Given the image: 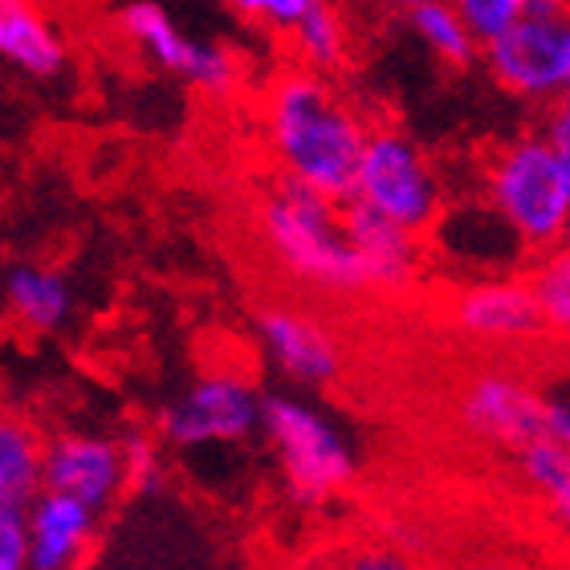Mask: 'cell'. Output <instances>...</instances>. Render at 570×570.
<instances>
[{"label":"cell","mask_w":570,"mask_h":570,"mask_svg":"<svg viewBox=\"0 0 570 570\" xmlns=\"http://www.w3.org/2000/svg\"><path fill=\"white\" fill-rule=\"evenodd\" d=\"M262 436L274 452L282 485L294 505L314 510L355 485L358 449L346 428L306 395H265Z\"/></svg>","instance_id":"4"},{"label":"cell","mask_w":570,"mask_h":570,"mask_svg":"<svg viewBox=\"0 0 570 570\" xmlns=\"http://www.w3.org/2000/svg\"><path fill=\"white\" fill-rule=\"evenodd\" d=\"M343 213L346 233H351L358 257L367 265L371 294H404V289H412L428 265V237L407 233L387 216L363 208L358 200H346Z\"/></svg>","instance_id":"13"},{"label":"cell","mask_w":570,"mask_h":570,"mask_svg":"<svg viewBox=\"0 0 570 570\" xmlns=\"http://www.w3.org/2000/svg\"><path fill=\"white\" fill-rule=\"evenodd\" d=\"M46 489V436L29 416L0 412V501L29 505Z\"/></svg>","instance_id":"17"},{"label":"cell","mask_w":570,"mask_h":570,"mask_svg":"<svg viewBox=\"0 0 570 570\" xmlns=\"http://www.w3.org/2000/svg\"><path fill=\"white\" fill-rule=\"evenodd\" d=\"M530 17H570V0H525Z\"/></svg>","instance_id":"30"},{"label":"cell","mask_w":570,"mask_h":570,"mask_svg":"<svg viewBox=\"0 0 570 570\" xmlns=\"http://www.w3.org/2000/svg\"><path fill=\"white\" fill-rule=\"evenodd\" d=\"M567 95H570V70H567Z\"/></svg>","instance_id":"32"},{"label":"cell","mask_w":570,"mask_h":570,"mask_svg":"<svg viewBox=\"0 0 570 570\" xmlns=\"http://www.w3.org/2000/svg\"><path fill=\"white\" fill-rule=\"evenodd\" d=\"M119 33L139 49L142 58L167 70L179 82L196 86L208 98L237 95L245 66L228 46L213 37H196L159 4V0H122L115 9Z\"/></svg>","instance_id":"7"},{"label":"cell","mask_w":570,"mask_h":570,"mask_svg":"<svg viewBox=\"0 0 570 570\" xmlns=\"http://www.w3.org/2000/svg\"><path fill=\"white\" fill-rule=\"evenodd\" d=\"M326 570H424L412 554L387 542H351L326 562Z\"/></svg>","instance_id":"25"},{"label":"cell","mask_w":570,"mask_h":570,"mask_svg":"<svg viewBox=\"0 0 570 570\" xmlns=\"http://www.w3.org/2000/svg\"><path fill=\"white\" fill-rule=\"evenodd\" d=\"M525 282H530V289L538 297L547 334L570 343V245H559V249L530 257Z\"/></svg>","instance_id":"21"},{"label":"cell","mask_w":570,"mask_h":570,"mask_svg":"<svg viewBox=\"0 0 570 570\" xmlns=\"http://www.w3.org/2000/svg\"><path fill=\"white\" fill-rule=\"evenodd\" d=\"M518 469H522L525 485L542 498L550 518L570 534V449L542 436L518 452Z\"/></svg>","instance_id":"20"},{"label":"cell","mask_w":570,"mask_h":570,"mask_svg":"<svg viewBox=\"0 0 570 570\" xmlns=\"http://www.w3.org/2000/svg\"><path fill=\"white\" fill-rule=\"evenodd\" d=\"M567 245H570V237H567Z\"/></svg>","instance_id":"33"},{"label":"cell","mask_w":570,"mask_h":570,"mask_svg":"<svg viewBox=\"0 0 570 570\" xmlns=\"http://www.w3.org/2000/svg\"><path fill=\"white\" fill-rule=\"evenodd\" d=\"M0 297H4L9 318L29 334H61L78 309L70 277L37 262L12 265L0 282Z\"/></svg>","instance_id":"16"},{"label":"cell","mask_w":570,"mask_h":570,"mask_svg":"<svg viewBox=\"0 0 570 570\" xmlns=\"http://www.w3.org/2000/svg\"><path fill=\"white\" fill-rule=\"evenodd\" d=\"M407 24L424 41L428 53L452 70H469L473 61H481V37L469 29L452 0H428L416 12H407Z\"/></svg>","instance_id":"18"},{"label":"cell","mask_w":570,"mask_h":570,"mask_svg":"<svg viewBox=\"0 0 570 570\" xmlns=\"http://www.w3.org/2000/svg\"><path fill=\"white\" fill-rule=\"evenodd\" d=\"M489 78L505 95L547 110L567 95L570 70V17H530L481 46Z\"/></svg>","instance_id":"8"},{"label":"cell","mask_w":570,"mask_h":570,"mask_svg":"<svg viewBox=\"0 0 570 570\" xmlns=\"http://www.w3.org/2000/svg\"><path fill=\"white\" fill-rule=\"evenodd\" d=\"M542 135L554 142V151L562 155V164L570 171V95H562L559 102H550L542 110Z\"/></svg>","instance_id":"27"},{"label":"cell","mask_w":570,"mask_h":570,"mask_svg":"<svg viewBox=\"0 0 570 570\" xmlns=\"http://www.w3.org/2000/svg\"><path fill=\"white\" fill-rule=\"evenodd\" d=\"M289 46H294L297 66L318 73H338L351 61V24H346L343 9L331 4V0H318L314 9L306 12V21L289 33Z\"/></svg>","instance_id":"19"},{"label":"cell","mask_w":570,"mask_h":570,"mask_svg":"<svg viewBox=\"0 0 570 570\" xmlns=\"http://www.w3.org/2000/svg\"><path fill=\"white\" fill-rule=\"evenodd\" d=\"M449 326L476 343H534L547 334L525 274L469 277L449 297Z\"/></svg>","instance_id":"12"},{"label":"cell","mask_w":570,"mask_h":570,"mask_svg":"<svg viewBox=\"0 0 570 570\" xmlns=\"http://www.w3.org/2000/svg\"><path fill=\"white\" fill-rule=\"evenodd\" d=\"M46 489L86 501L98 513H110L131 493L122 436L98 428H61L46 436Z\"/></svg>","instance_id":"11"},{"label":"cell","mask_w":570,"mask_h":570,"mask_svg":"<svg viewBox=\"0 0 570 570\" xmlns=\"http://www.w3.org/2000/svg\"><path fill=\"white\" fill-rule=\"evenodd\" d=\"M0 61L33 82H53L66 73L70 46L41 0H0Z\"/></svg>","instance_id":"15"},{"label":"cell","mask_w":570,"mask_h":570,"mask_svg":"<svg viewBox=\"0 0 570 570\" xmlns=\"http://www.w3.org/2000/svg\"><path fill=\"white\" fill-rule=\"evenodd\" d=\"M253 334H257L265 363L282 380L306 387V392L331 387L346 367V351L338 343V334L314 309L294 306V302H265L253 314Z\"/></svg>","instance_id":"9"},{"label":"cell","mask_w":570,"mask_h":570,"mask_svg":"<svg viewBox=\"0 0 570 570\" xmlns=\"http://www.w3.org/2000/svg\"><path fill=\"white\" fill-rule=\"evenodd\" d=\"M262 420L265 392L253 383L249 371L208 367L159 407L155 428H159L164 444L179 452H196L262 436Z\"/></svg>","instance_id":"6"},{"label":"cell","mask_w":570,"mask_h":570,"mask_svg":"<svg viewBox=\"0 0 570 570\" xmlns=\"http://www.w3.org/2000/svg\"><path fill=\"white\" fill-rule=\"evenodd\" d=\"M351 200L387 216L407 233L428 237L449 208V191H444V179H440L432 155L407 131L380 122L367 135Z\"/></svg>","instance_id":"5"},{"label":"cell","mask_w":570,"mask_h":570,"mask_svg":"<svg viewBox=\"0 0 570 570\" xmlns=\"http://www.w3.org/2000/svg\"><path fill=\"white\" fill-rule=\"evenodd\" d=\"M547 440L570 449V392L547 395Z\"/></svg>","instance_id":"28"},{"label":"cell","mask_w":570,"mask_h":570,"mask_svg":"<svg viewBox=\"0 0 570 570\" xmlns=\"http://www.w3.org/2000/svg\"><path fill=\"white\" fill-rule=\"evenodd\" d=\"M481 196L513 228L530 257L567 245L570 171L542 127L501 139L481 159Z\"/></svg>","instance_id":"3"},{"label":"cell","mask_w":570,"mask_h":570,"mask_svg":"<svg viewBox=\"0 0 570 570\" xmlns=\"http://www.w3.org/2000/svg\"><path fill=\"white\" fill-rule=\"evenodd\" d=\"M456 420L489 449L518 452L547 436V395L501 367L476 371L456 395Z\"/></svg>","instance_id":"10"},{"label":"cell","mask_w":570,"mask_h":570,"mask_svg":"<svg viewBox=\"0 0 570 570\" xmlns=\"http://www.w3.org/2000/svg\"><path fill=\"white\" fill-rule=\"evenodd\" d=\"M371 4H380L383 12H400V17H407V12H416L420 4H428V0H371Z\"/></svg>","instance_id":"31"},{"label":"cell","mask_w":570,"mask_h":570,"mask_svg":"<svg viewBox=\"0 0 570 570\" xmlns=\"http://www.w3.org/2000/svg\"><path fill=\"white\" fill-rule=\"evenodd\" d=\"M461 17L469 21L476 37H481V46L493 41L498 33H505L513 21H522L525 17V0H452Z\"/></svg>","instance_id":"24"},{"label":"cell","mask_w":570,"mask_h":570,"mask_svg":"<svg viewBox=\"0 0 570 570\" xmlns=\"http://www.w3.org/2000/svg\"><path fill=\"white\" fill-rule=\"evenodd\" d=\"M318 0H228V9L237 12L240 21L257 24L265 33H282L289 37L297 24L306 21V12L314 9Z\"/></svg>","instance_id":"23"},{"label":"cell","mask_w":570,"mask_h":570,"mask_svg":"<svg viewBox=\"0 0 570 570\" xmlns=\"http://www.w3.org/2000/svg\"><path fill=\"white\" fill-rule=\"evenodd\" d=\"M343 204L346 200H331L297 179L277 176L257 196L253 225H257L269 262L289 282L306 285L314 294L358 297L371 294V277L355 240L346 233Z\"/></svg>","instance_id":"2"},{"label":"cell","mask_w":570,"mask_h":570,"mask_svg":"<svg viewBox=\"0 0 570 570\" xmlns=\"http://www.w3.org/2000/svg\"><path fill=\"white\" fill-rule=\"evenodd\" d=\"M0 570H29V505L0 501Z\"/></svg>","instance_id":"26"},{"label":"cell","mask_w":570,"mask_h":570,"mask_svg":"<svg viewBox=\"0 0 570 570\" xmlns=\"http://www.w3.org/2000/svg\"><path fill=\"white\" fill-rule=\"evenodd\" d=\"M262 131L277 176L351 200L371 122L326 73L306 66L274 73L262 95Z\"/></svg>","instance_id":"1"},{"label":"cell","mask_w":570,"mask_h":570,"mask_svg":"<svg viewBox=\"0 0 570 570\" xmlns=\"http://www.w3.org/2000/svg\"><path fill=\"white\" fill-rule=\"evenodd\" d=\"M461 570H547V567H538V562H530V559H518V554H476V559H469Z\"/></svg>","instance_id":"29"},{"label":"cell","mask_w":570,"mask_h":570,"mask_svg":"<svg viewBox=\"0 0 570 570\" xmlns=\"http://www.w3.org/2000/svg\"><path fill=\"white\" fill-rule=\"evenodd\" d=\"M122 452H127V481H131V493H155L164 485V449H159V436L131 428L122 432Z\"/></svg>","instance_id":"22"},{"label":"cell","mask_w":570,"mask_h":570,"mask_svg":"<svg viewBox=\"0 0 570 570\" xmlns=\"http://www.w3.org/2000/svg\"><path fill=\"white\" fill-rule=\"evenodd\" d=\"M102 513L86 501L41 489L29 501V570H82L98 547Z\"/></svg>","instance_id":"14"}]
</instances>
